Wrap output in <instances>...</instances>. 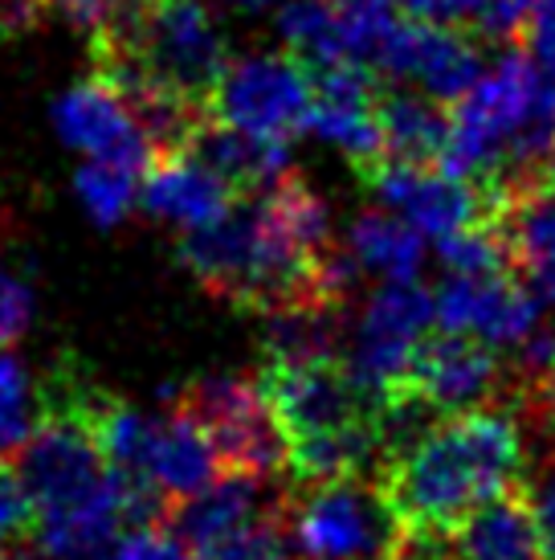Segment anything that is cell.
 Listing matches in <instances>:
<instances>
[{"label": "cell", "mask_w": 555, "mask_h": 560, "mask_svg": "<svg viewBox=\"0 0 555 560\" xmlns=\"http://www.w3.org/2000/svg\"><path fill=\"white\" fill-rule=\"evenodd\" d=\"M437 327L491 348H519L540 331V299L519 275H449L437 291Z\"/></svg>", "instance_id": "11"}, {"label": "cell", "mask_w": 555, "mask_h": 560, "mask_svg": "<svg viewBox=\"0 0 555 560\" xmlns=\"http://www.w3.org/2000/svg\"><path fill=\"white\" fill-rule=\"evenodd\" d=\"M359 180L371 188V197L388 213L404 218L413 230L429 237H453L474 225H491L498 213L503 185H482L465 176H449L441 168H413L397 160H380L359 172Z\"/></svg>", "instance_id": "8"}, {"label": "cell", "mask_w": 555, "mask_h": 560, "mask_svg": "<svg viewBox=\"0 0 555 560\" xmlns=\"http://www.w3.org/2000/svg\"><path fill=\"white\" fill-rule=\"evenodd\" d=\"M441 560H547L527 479L437 536Z\"/></svg>", "instance_id": "13"}, {"label": "cell", "mask_w": 555, "mask_h": 560, "mask_svg": "<svg viewBox=\"0 0 555 560\" xmlns=\"http://www.w3.org/2000/svg\"><path fill=\"white\" fill-rule=\"evenodd\" d=\"M371 70L380 79L413 82V86H421V94H429L446 107L465 98L486 74L479 37H470L462 30H446V25H429V21H413L409 13L385 37Z\"/></svg>", "instance_id": "10"}, {"label": "cell", "mask_w": 555, "mask_h": 560, "mask_svg": "<svg viewBox=\"0 0 555 560\" xmlns=\"http://www.w3.org/2000/svg\"><path fill=\"white\" fill-rule=\"evenodd\" d=\"M42 421H46L42 385H33L21 360L0 352V458L25 454V446L42 430Z\"/></svg>", "instance_id": "22"}, {"label": "cell", "mask_w": 555, "mask_h": 560, "mask_svg": "<svg viewBox=\"0 0 555 560\" xmlns=\"http://www.w3.org/2000/svg\"><path fill=\"white\" fill-rule=\"evenodd\" d=\"M94 376L58 357L42 376L46 421L21 454L37 503V545L49 560H103L127 532L123 487L86 421Z\"/></svg>", "instance_id": "1"}, {"label": "cell", "mask_w": 555, "mask_h": 560, "mask_svg": "<svg viewBox=\"0 0 555 560\" xmlns=\"http://www.w3.org/2000/svg\"><path fill=\"white\" fill-rule=\"evenodd\" d=\"M216 475H225V470L216 463L209 434L197 425V418H188L185 409L172 405L168 418H160V425H155L147 482L168 499V512H172V503L201 495L204 487H213Z\"/></svg>", "instance_id": "18"}, {"label": "cell", "mask_w": 555, "mask_h": 560, "mask_svg": "<svg viewBox=\"0 0 555 560\" xmlns=\"http://www.w3.org/2000/svg\"><path fill=\"white\" fill-rule=\"evenodd\" d=\"M310 107H315L310 66L286 49V54H253L229 62L221 86L209 98V119L286 143L310 127Z\"/></svg>", "instance_id": "5"}, {"label": "cell", "mask_w": 555, "mask_h": 560, "mask_svg": "<svg viewBox=\"0 0 555 560\" xmlns=\"http://www.w3.org/2000/svg\"><path fill=\"white\" fill-rule=\"evenodd\" d=\"M282 491H265V479H249V475H221L213 487H204L201 495L180 499L172 503L164 528L188 548V552H201V548L225 540L233 532L258 524L265 515H274L282 508Z\"/></svg>", "instance_id": "14"}, {"label": "cell", "mask_w": 555, "mask_h": 560, "mask_svg": "<svg viewBox=\"0 0 555 560\" xmlns=\"http://www.w3.org/2000/svg\"><path fill=\"white\" fill-rule=\"evenodd\" d=\"M380 131H385V160L413 168H441L453 148V107L429 94L385 91Z\"/></svg>", "instance_id": "17"}, {"label": "cell", "mask_w": 555, "mask_h": 560, "mask_svg": "<svg viewBox=\"0 0 555 560\" xmlns=\"http://www.w3.org/2000/svg\"><path fill=\"white\" fill-rule=\"evenodd\" d=\"M135 4H152V0H135Z\"/></svg>", "instance_id": "35"}, {"label": "cell", "mask_w": 555, "mask_h": 560, "mask_svg": "<svg viewBox=\"0 0 555 560\" xmlns=\"http://www.w3.org/2000/svg\"><path fill=\"white\" fill-rule=\"evenodd\" d=\"M527 495L535 503L547 560H555V446H543V454L535 458V470H527Z\"/></svg>", "instance_id": "29"}, {"label": "cell", "mask_w": 555, "mask_h": 560, "mask_svg": "<svg viewBox=\"0 0 555 560\" xmlns=\"http://www.w3.org/2000/svg\"><path fill=\"white\" fill-rule=\"evenodd\" d=\"M54 124L62 131V140L91 160H107V164H123L131 172H147L155 160L152 140L139 124L135 107L115 82L103 74H86V79L70 86L54 107Z\"/></svg>", "instance_id": "12"}, {"label": "cell", "mask_w": 555, "mask_h": 560, "mask_svg": "<svg viewBox=\"0 0 555 560\" xmlns=\"http://www.w3.org/2000/svg\"><path fill=\"white\" fill-rule=\"evenodd\" d=\"M510 389H515V369L510 357H503V348L458 331H433L416 348L413 369L392 397H416L437 418H453L486 405H510Z\"/></svg>", "instance_id": "7"}, {"label": "cell", "mask_w": 555, "mask_h": 560, "mask_svg": "<svg viewBox=\"0 0 555 560\" xmlns=\"http://www.w3.org/2000/svg\"><path fill=\"white\" fill-rule=\"evenodd\" d=\"M433 324L437 303L421 282H385L359 312L347 369L376 401H385L404 385L416 348L433 336Z\"/></svg>", "instance_id": "9"}, {"label": "cell", "mask_w": 555, "mask_h": 560, "mask_svg": "<svg viewBox=\"0 0 555 560\" xmlns=\"http://www.w3.org/2000/svg\"><path fill=\"white\" fill-rule=\"evenodd\" d=\"M437 249H441V262L449 266V275H515L510 249L494 221L462 230L453 237H441Z\"/></svg>", "instance_id": "24"}, {"label": "cell", "mask_w": 555, "mask_h": 560, "mask_svg": "<svg viewBox=\"0 0 555 560\" xmlns=\"http://www.w3.org/2000/svg\"><path fill=\"white\" fill-rule=\"evenodd\" d=\"M286 528L303 560H401L409 528L376 479L286 482Z\"/></svg>", "instance_id": "3"}, {"label": "cell", "mask_w": 555, "mask_h": 560, "mask_svg": "<svg viewBox=\"0 0 555 560\" xmlns=\"http://www.w3.org/2000/svg\"><path fill=\"white\" fill-rule=\"evenodd\" d=\"M510 409L523 418V425H531L543 438V446H555V369L552 376H543L540 385H527L515 393Z\"/></svg>", "instance_id": "30"}, {"label": "cell", "mask_w": 555, "mask_h": 560, "mask_svg": "<svg viewBox=\"0 0 555 560\" xmlns=\"http://www.w3.org/2000/svg\"><path fill=\"white\" fill-rule=\"evenodd\" d=\"M185 152H192L209 172H216L237 197H262L286 172H294L291 148L282 140H265V136L216 124V119H204L192 131Z\"/></svg>", "instance_id": "16"}, {"label": "cell", "mask_w": 555, "mask_h": 560, "mask_svg": "<svg viewBox=\"0 0 555 560\" xmlns=\"http://www.w3.org/2000/svg\"><path fill=\"white\" fill-rule=\"evenodd\" d=\"M286 499V491H282ZM294 545H291V528H286V512L278 508L274 515H265L249 528L233 532L225 540L192 552V560H291Z\"/></svg>", "instance_id": "25"}, {"label": "cell", "mask_w": 555, "mask_h": 560, "mask_svg": "<svg viewBox=\"0 0 555 560\" xmlns=\"http://www.w3.org/2000/svg\"><path fill=\"white\" fill-rule=\"evenodd\" d=\"M421 230H413L404 218L368 209L352 221L347 230V254H352L364 275H380L385 282H416L425 262V242Z\"/></svg>", "instance_id": "19"}, {"label": "cell", "mask_w": 555, "mask_h": 560, "mask_svg": "<svg viewBox=\"0 0 555 560\" xmlns=\"http://www.w3.org/2000/svg\"><path fill=\"white\" fill-rule=\"evenodd\" d=\"M0 545H37V503L13 458H0Z\"/></svg>", "instance_id": "26"}, {"label": "cell", "mask_w": 555, "mask_h": 560, "mask_svg": "<svg viewBox=\"0 0 555 560\" xmlns=\"http://www.w3.org/2000/svg\"><path fill=\"white\" fill-rule=\"evenodd\" d=\"M543 180H547V188H552L555 192V143H552V152H547V156H543Z\"/></svg>", "instance_id": "33"}, {"label": "cell", "mask_w": 555, "mask_h": 560, "mask_svg": "<svg viewBox=\"0 0 555 560\" xmlns=\"http://www.w3.org/2000/svg\"><path fill=\"white\" fill-rule=\"evenodd\" d=\"M172 405L197 418L225 475H249L265 482L286 475V434L258 381L204 376L172 393Z\"/></svg>", "instance_id": "4"}, {"label": "cell", "mask_w": 555, "mask_h": 560, "mask_svg": "<svg viewBox=\"0 0 555 560\" xmlns=\"http://www.w3.org/2000/svg\"><path fill=\"white\" fill-rule=\"evenodd\" d=\"M42 4V13H54L62 16L70 30H78L82 37H91V42H98V37H107L119 21H123V13L131 9V0H37Z\"/></svg>", "instance_id": "27"}, {"label": "cell", "mask_w": 555, "mask_h": 560, "mask_svg": "<svg viewBox=\"0 0 555 560\" xmlns=\"http://www.w3.org/2000/svg\"><path fill=\"white\" fill-rule=\"evenodd\" d=\"M213 4H229V9H262L270 0H213Z\"/></svg>", "instance_id": "34"}, {"label": "cell", "mask_w": 555, "mask_h": 560, "mask_svg": "<svg viewBox=\"0 0 555 560\" xmlns=\"http://www.w3.org/2000/svg\"><path fill=\"white\" fill-rule=\"evenodd\" d=\"M29 319H33V291L0 266V348L21 340Z\"/></svg>", "instance_id": "31"}, {"label": "cell", "mask_w": 555, "mask_h": 560, "mask_svg": "<svg viewBox=\"0 0 555 560\" xmlns=\"http://www.w3.org/2000/svg\"><path fill=\"white\" fill-rule=\"evenodd\" d=\"M253 381L262 385L265 401L286 434V446L335 434L380 413V401L355 381L347 360H303V364L262 360Z\"/></svg>", "instance_id": "6"}, {"label": "cell", "mask_w": 555, "mask_h": 560, "mask_svg": "<svg viewBox=\"0 0 555 560\" xmlns=\"http://www.w3.org/2000/svg\"><path fill=\"white\" fill-rule=\"evenodd\" d=\"M103 560H192L168 528H127Z\"/></svg>", "instance_id": "28"}, {"label": "cell", "mask_w": 555, "mask_h": 560, "mask_svg": "<svg viewBox=\"0 0 555 560\" xmlns=\"http://www.w3.org/2000/svg\"><path fill=\"white\" fill-rule=\"evenodd\" d=\"M527 467L523 418L510 405H486L437 418L416 442L388 458L376 482L404 528L441 536L474 508L519 487Z\"/></svg>", "instance_id": "2"}, {"label": "cell", "mask_w": 555, "mask_h": 560, "mask_svg": "<svg viewBox=\"0 0 555 560\" xmlns=\"http://www.w3.org/2000/svg\"><path fill=\"white\" fill-rule=\"evenodd\" d=\"M278 33L294 58H303L310 70H323L347 58V37H343L340 13L331 0H291L278 13Z\"/></svg>", "instance_id": "21"}, {"label": "cell", "mask_w": 555, "mask_h": 560, "mask_svg": "<svg viewBox=\"0 0 555 560\" xmlns=\"http://www.w3.org/2000/svg\"><path fill=\"white\" fill-rule=\"evenodd\" d=\"M139 201L152 218L172 221L185 234H192V230H204L216 218H225L237 201V192L216 172L204 168L192 152H164L143 172Z\"/></svg>", "instance_id": "15"}, {"label": "cell", "mask_w": 555, "mask_h": 560, "mask_svg": "<svg viewBox=\"0 0 555 560\" xmlns=\"http://www.w3.org/2000/svg\"><path fill=\"white\" fill-rule=\"evenodd\" d=\"M523 49L535 58V66H540L543 74L555 82V0H535L531 4Z\"/></svg>", "instance_id": "32"}, {"label": "cell", "mask_w": 555, "mask_h": 560, "mask_svg": "<svg viewBox=\"0 0 555 560\" xmlns=\"http://www.w3.org/2000/svg\"><path fill=\"white\" fill-rule=\"evenodd\" d=\"M413 21L462 30L491 46H519L531 21V0H401Z\"/></svg>", "instance_id": "20"}, {"label": "cell", "mask_w": 555, "mask_h": 560, "mask_svg": "<svg viewBox=\"0 0 555 560\" xmlns=\"http://www.w3.org/2000/svg\"><path fill=\"white\" fill-rule=\"evenodd\" d=\"M135 180H143L139 172L123 168V164H107V160H86L74 176L78 197H82L86 213L103 230L119 225L131 213V205H135Z\"/></svg>", "instance_id": "23"}]
</instances>
